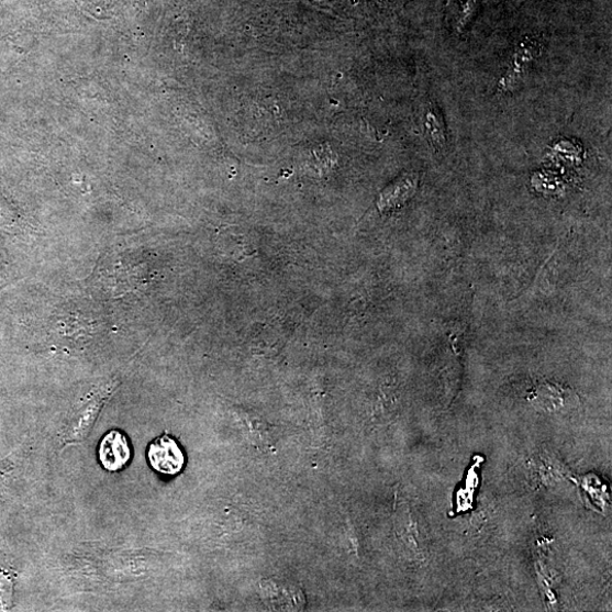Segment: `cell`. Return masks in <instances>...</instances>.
I'll return each instance as SVG.
<instances>
[{
    "mask_svg": "<svg viewBox=\"0 0 612 612\" xmlns=\"http://www.w3.org/2000/svg\"><path fill=\"white\" fill-rule=\"evenodd\" d=\"M543 44L532 35H524L519 41L511 57V63L498 82L500 93L515 92L524 81L534 62L543 53Z\"/></svg>",
    "mask_w": 612,
    "mask_h": 612,
    "instance_id": "cell-1",
    "label": "cell"
},
{
    "mask_svg": "<svg viewBox=\"0 0 612 612\" xmlns=\"http://www.w3.org/2000/svg\"><path fill=\"white\" fill-rule=\"evenodd\" d=\"M147 456L153 469L163 476H177L186 466L182 448L168 435L155 439L149 445Z\"/></svg>",
    "mask_w": 612,
    "mask_h": 612,
    "instance_id": "cell-2",
    "label": "cell"
},
{
    "mask_svg": "<svg viewBox=\"0 0 612 612\" xmlns=\"http://www.w3.org/2000/svg\"><path fill=\"white\" fill-rule=\"evenodd\" d=\"M98 457L105 471L119 472L124 469L131 460L132 452L121 430L113 429L107 432L99 443Z\"/></svg>",
    "mask_w": 612,
    "mask_h": 612,
    "instance_id": "cell-3",
    "label": "cell"
},
{
    "mask_svg": "<svg viewBox=\"0 0 612 612\" xmlns=\"http://www.w3.org/2000/svg\"><path fill=\"white\" fill-rule=\"evenodd\" d=\"M420 177L416 173H408L389 185L378 199L380 211H389L404 205L416 192Z\"/></svg>",
    "mask_w": 612,
    "mask_h": 612,
    "instance_id": "cell-4",
    "label": "cell"
},
{
    "mask_svg": "<svg viewBox=\"0 0 612 612\" xmlns=\"http://www.w3.org/2000/svg\"><path fill=\"white\" fill-rule=\"evenodd\" d=\"M424 125L429 140L434 147L443 149L447 144V132L443 116L436 107H431L424 114Z\"/></svg>",
    "mask_w": 612,
    "mask_h": 612,
    "instance_id": "cell-5",
    "label": "cell"
},
{
    "mask_svg": "<svg viewBox=\"0 0 612 612\" xmlns=\"http://www.w3.org/2000/svg\"><path fill=\"white\" fill-rule=\"evenodd\" d=\"M477 4L478 0H464L456 22L458 32H463L465 27L470 24L475 16Z\"/></svg>",
    "mask_w": 612,
    "mask_h": 612,
    "instance_id": "cell-6",
    "label": "cell"
}]
</instances>
